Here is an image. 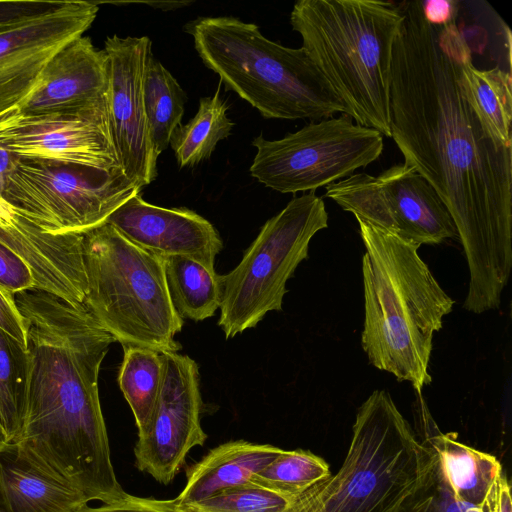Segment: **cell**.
<instances>
[{
  "label": "cell",
  "mask_w": 512,
  "mask_h": 512,
  "mask_svg": "<svg viewBox=\"0 0 512 512\" xmlns=\"http://www.w3.org/2000/svg\"><path fill=\"white\" fill-rule=\"evenodd\" d=\"M390 76V138L435 190L457 230L469 269L463 307L498 309L512 269V146L499 142L469 103L456 25L427 22L422 1L400 4Z\"/></svg>",
  "instance_id": "1"
},
{
  "label": "cell",
  "mask_w": 512,
  "mask_h": 512,
  "mask_svg": "<svg viewBox=\"0 0 512 512\" xmlns=\"http://www.w3.org/2000/svg\"><path fill=\"white\" fill-rule=\"evenodd\" d=\"M15 301L26 327L28 378L24 426L13 452L90 501L108 503L124 489L111 461L98 378L116 341L84 303L38 289Z\"/></svg>",
  "instance_id": "2"
},
{
  "label": "cell",
  "mask_w": 512,
  "mask_h": 512,
  "mask_svg": "<svg viewBox=\"0 0 512 512\" xmlns=\"http://www.w3.org/2000/svg\"><path fill=\"white\" fill-rule=\"evenodd\" d=\"M362 257L364 326L369 363L408 381L418 395L431 383L434 333L454 301L418 254V244L357 219Z\"/></svg>",
  "instance_id": "3"
},
{
  "label": "cell",
  "mask_w": 512,
  "mask_h": 512,
  "mask_svg": "<svg viewBox=\"0 0 512 512\" xmlns=\"http://www.w3.org/2000/svg\"><path fill=\"white\" fill-rule=\"evenodd\" d=\"M400 5L376 0H299L290 24L350 117L390 138L392 49Z\"/></svg>",
  "instance_id": "4"
},
{
  "label": "cell",
  "mask_w": 512,
  "mask_h": 512,
  "mask_svg": "<svg viewBox=\"0 0 512 512\" xmlns=\"http://www.w3.org/2000/svg\"><path fill=\"white\" fill-rule=\"evenodd\" d=\"M185 30L203 64L264 118L314 122L350 116L302 47L283 46L232 16L200 17Z\"/></svg>",
  "instance_id": "5"
},
{
  "label": "cell",
  "mask_w": 512,
  "mask_h": 512,
  "mask_svg": "<svg viewBox=\"0 0 512 512\" xmlns=\"http://www.w3.org/2000/svg\"><path fill=\"white\" fill-rule=\"evenodd\" d=\"M430 464L390 394L375 390L358 409L339 471L294 496L288 512H398Z\"/></svg>",
  "instance_id": "6"
},
{
  "label": "cell",
  "mask_w": 512,
  "mask_h": 512,
  "mask_svg": "<svg viewBox=\"0 0 512 512\" xmlns=\"http://www.w3.org/2000/svg\"><path fill=\"white\" fill-rule=\"evenodd\" d=\"M84 305L122 347L178 352L184 321L168 291L160 257L136 246L112 225L83 234Z\"/></svg>",
  "instance_id": "7"
},
{
  "label": "cell",
  "mask_w": 512,
  "mask_h": 512,
  "mask_svg": "<svg viewBox=\"0 0 512 512\" xmlns=\"http://www.w3.org/2000/svg\"><path fill=\"white\" fill-rule=\"evenodd\" d=\"M328 226L324 201L314 192L294 197L261 227L239 264L222 278L218 325L226 339L282 310L287 281L308 257L313 236Z\"/></svg>",
  "instance_id": "8"
},
{
  "label": "cell",
  "mask_w": 512,
  "mask_h": 512,
  "mask_svg": "<svg viewBox=\"0 0 512 512\" xmlns=\"http://www.w3.org/2000/svg\"><path fill=\"white\" fill-rule=\"evenodd\" d=\"M141 189L123 169L17 156L3 200L47 232L83 235Z\"/></svg>",
  "instance_id": "9"
},
{
  "label": "cell",
  "mask_w": 512,
  "mask_h": 512,
  "mask_svg": "<svg viewBox=\"0 0 512 512\" xmlns=\"http://www.w3.org/2000/svg\"><path fill=\"white\" fill-rule=\"evenodd\" d=\"M257 152L250 174L280 193L314 192L376 161L384 136L350 116L311 122L278 140H252Z\"/></svg>",
  "instance_id": "10"
},
{
  "label": "cell",
  "mask_w": 512,
  "mask_h": 512,
  "mask_svg": "<svg viewBox=\"0 0 512 512\" xmlns=\"http://www.w3.org/2000/svg\"><path fill=\"white\" fill-rule=\"evenodd\" d=\"M325 189L326 197L356 219L419 246L458 239L455 224L435 190L404 162L376 176L354 173Z\"/></svg>",
  "instance_id": "11"
},
{
  "label": "cell",
  "mask_w": 512,
  "mask_h": 512,
  "mask_svg": "<svg viewBox=\"0 0 512 512\" xmlns=\"http://www.w3.org/2000/svg\"><path fill=\"white\" fill-rule=\"evenodd\" d=\"M161 354V389L148 427L138 435L134 456L138 470L169 484L189 452L203 446L207 435L200 422L203 403L198 364L178 352Z\"/></svg>",
  "instance_id": "12"
},
{
  "label": "cell",
  "mask_w": 512,
  "mask_h": 512,
  "mask_svg": "<svg viewBox=\"0 0 512 512\" xmlns=\"http://www.w3.org/2000/svg\"><path fill=\"white\" fill-rule=\"evenodd\" d=\"M0 145L19 157L122 169L107 101L71 111L0 116Z\"/></svg>",
  "instance_id": "13"
},
{
  "label": "cell",
  "mask_w": 512,
  "mask_h": 512,
  "mask_svg": "<svg viewBox=\"0 0 512 512\" xmlns=\"http://www.w3.org/2000/svg\"><path fill=\"white\" fill-rule=\"evenodd\" d=\"M103 50L108 64L107 106L113 141L124 173L143 188L158 175V154L143 99L151 40L147 36L113 35L106 38Z\"/></svg>",
  "instance_id": "14"
},
{
  "label": "cell",
  "mask_w": 512,
  "mask_h": 512,
  "mask_svg": "<svg viewBox=\"0 0 512 512\" xmlns=\"http://www.w3.org/2000/svg\"><path fill=\"white\" fill-rule=\"evenodd\" d=\"M127 240L160 258L185 256L214 268L223 243L207 219L187 208H165L146 202L140 192L106 221Z\"/></svg>",
  "instance_id": "15"
},
{
  "label": "cell",
  "mask_w": 512,
  "mask_h": 512,
  "mask_svg": "<svg viewBox=\"0 0 512 512\" xmlns=\"http://www.w3.org/2000/svg\"><path fill=\"white\" fill-rule=\"evenodd\" d=\"M0 243L31 268L39 290L72 304L86 294L83 235L43 230L8 204H0Z\"/></svg>",
  "instance_id": "16"
},
{
  "label": "cell",
  "mask_w": 512,
  "mask_h": 512,
  "mask_svg": "<svg viewBox=\"0 0 512 512\" xmlns=\"http://www.w3.org/2000/svg\"><path fill=\"white\" fill-rule=\"evenodd\" d=\"M108 84L104 50L81 36L50 59L34 89L9 112L41 114L94 106L107 101Z\"/></svg>",
  "instance_id": "17"
},
{
  "label": "cell",
  "mask_w": 512,
  "mask_h": 512,
  "mask_svg": "<svg viewBox=\"0 0 512 512\" xmlns=\"http://www.w3.org/2000/svg\"><path fill=\"white\" fill-rule=\"evenodd\" d=\"M283 451L246 440L220 444L187 470L184 488L175 499L179 505L195 503L249 483Z\"/></svg>",
  "instance_id": "18"
},
{
  "label": "cell",
  "mask_w": 512,
  "mask_h": 512,
  "mask_svg": "<svg viewBox=\"0 0 512 512\" xmlns=\"http://www.w3.org/2000/svg\"><path fill=\"white\" fill-rule=\"evenodd\" d=\"M421 436L436 452L454 495L468 504L486 508L490 493L503 469L499 460L442 433L418 395Z\"/></svg>",
  "instance_id": "19"
},
{
  "label": "cell",
  "mask_w": 512,
  "mask_h": 512,
  "mask_svg": "<svg viewBox=\"0 0 512 512\" xmlns=\"http://www.w3.org/2000/svg\"><path fill=\"white\" fill-rule=\"evenodd\" d=\"M89 499L18 459L12 450L0 452V512H77Z\"/></svg>",
  "instance_id": "20"
},
{
  "label": "cell",
  "mask_w": 512,
  "mask_h": 512,
  "mask_svg": "<svg viewBox=\"0 0 512 512\" xmlns=\"http://www.w3.org/2000/svg\"><path fill=\"white\" fill-rule=\"evenodd\" d=\"M461 83L473 110L491 134L512 146V78L499 67L484 70L472 63L468 48L461 58Z\"/></svg>",
  "instance_id": "21"
},
{
  "label": "cell",
  "mask_w": 512,
  "mask_h": 512,
  "mask_svg": "<svg viewBox=\"0 0 512 512\" xmlns=\"http://www.w3.org/2000/svg\"><path fill=\"white\" fill-rule=\"evenodd\" d=\"M172 304L183 318L202 321L220 308L222 278L214 268L185 256L161 258Z\"/></svg>",
  "instance_id": "22"
},
{
  "label": "cell",
  "mask_w": 512,
  "mask_h": 512,
  "mask_svg": "<svg viewBox=\"0 0 512 512\" xmlns=\"http://www.w3.org/2000/svg\"><path fill=\"white\" fill-rule=\"evenodd\" d=\"M221 84L220 81L212 96L200 98L195 116L172 133L170 146L180 168H193L209 159L218 142L227 138L235 125L220 96Z\"/></svg>",
  "instance_id": "23"
},
{
  "label": "cell",
  "mask_w": 512,
  "mask_h": 512,
  "mask_svg": "<svg viewBox=\"0 0 512 512\" xmlns=\"http://www.w3.org/2000/svg\"><path fill=\"white\" fill-rule=\"evenodd\" d=\"M143 99L152 142L159 156L168 148L172 133L181 124L187 95L153 54L144 74Z\"/></svg>",
  "instance_id": "24"
},
{
  "label": "cell",
  "mask_w": 512,
  "mask_h": 512,
  "mask_svg": "<svg viewBox=\"0 0 512 512\" xmlns=\"http://www.w3.org/2000/svg\"><path fill=\"white\" fill-rule=\"evenodd\" d=\"M163 368L161 352L146 347H123L118 384L133 412L138 435L145 432L152 417L161 389Z\"/></svg>",
  "instance_id": "25"
},
{
  "label": "cell",
  "mask_w": 512,
  "mask_h": 512,
  "mask_svg": "<svg viewBox=\"0 0 512 512\" xmlns=\"http://www.w3.org/2000/svg\"><path fill=\"white\" fill-rule=\"evenodd\" d=\"M27 378V349L0 328V410L13 448L24 426Z\"/></svg>",
  "instance_id": "26"
},
{
  "label": "cell",
  "mask_w": 512,
  "mask_h": 512,
  "mask_svg": "<svg viewBox=\"0 0 512 512\" xmlns=\"http://www.w3.org/2000/svg\"><path fill=\"white\" fill-rule=\"evenodd\" d=\"M331 476L328 464L308 450H284L255 474L251 483L274 492L297 496Z\"/></svg>",
  "instance_id": "27"
},
{
  "label": "cell",
  "mask_w": 512,
  "mask_h": 512,
  "mask_svg": "<svg viewBox=\"0 0 512 512\" xmlns=\"http://www.w3.org/2000/svg\"><path fill=\"white\" fill-rule=\"evenodd\" d=\"M68 43H54L0 56V116L26 98L50 59Z\"/></svg>",
  "instance_id": "28"
},
{
  "label": "cell",
  "mask_w": 512,
  "mask_h": 512,
  "mask_svg": "<svg viewBox=\"0 0 512 512\" xmlns=\"http://www.w3.org/2000/svg\"><path fill=\"white\" fill-rule=\"evenodd\" d=\"M293 497L251 482L202 501L179 505L183 512H288Z\"/></svg>",
  "instance_id": "29"
},
{
  "label": "cell",
  "mask_w": 512,
  "mask_h": 512,
  "mask_svg": "<svg viewBox=\"0 0 512 512\" xmlns=\"http://www.w3.org/2000/svg\"><path fill=\"white\" fill-rule=\"evenodd\" d=\"M420 440L430 449L431 464L398 512H488L486 508L468 504L454 495L438 455L425 440Z\"/></svg>",
  "instance_id": "30"
},
{
  "label": "cell",
  "mask_w": 512,
  "mask_h": 512,
  "mask_svg": "<svg viewBox=\"0 0 512 512\" xmlns=\"http://www.w3.org/2000/svg\"><path fill=\"white\" fill-rule=\"evenodd\" d=\"M64 0L0 1V33L58 12L71 4Z\"/></svg>",
  "instance_id": "31"
},
{
  "label": "cell",
  "mask_w": 512,
  "mask_h": 512,
  "mask_svg": "<svg viewBox=\"0 0 512 512\" xmlns=\"http://www.w3.org/2000/svg\"><path fill=\"white\" fill-rule=\"evenodd\" d=\"M0 287L17 295L38 289L31 268L8 247L0 243Z\"/></svg>",
  "instance_id": "32"
},
{
  "label": "cell",
  "mask_w": 512,
  "mask_h": 512,
  "mask_svg": "<svg viewBox=\"0 0 512 512\" xmlns=\"http://www.w3.org/2000/svg\"><path fill=\"white\" fill-rule=\"evenodd\" d=\"M77 512H183L176 499H155L138 497L126 493L125 496L112 503L98 507L84 506Z\"/></svg>",
  "instance_id": "33"
},
{
  "label": "cell",
  "mask_w": 512,
  "mask_h": 512,
  "mask_svg": "<svg viewBox=\"0 0 512 512\" xmlns=\"http://www.w3.org/2000/svg\"><path fill=\"white\" fill-rule=\"evenodd\" d=\"M0 328L27 349V333L15 295L0 287Z\"/></svg>",
  "instance_id": "34"
},
{
  "label": "cell",
  "mask_w": 512,
  "mask_h": 512,
  "mask_svg": "<svg viewBox=\"0 0 512 512\" xmlns=\"http://www.w3.org/2000/svg\"><path fill=\"white\" fill-rule=\"evenodd\" d=\"M422 11L427 22L435 26H443L456 20L458 2L453 0L422 1Z\"/></svg>",
  "instance_id": "35"
},
{
  "label": "cell",
  "mask_w": 512,
  "mask_h": 512,
  "mask_svg": "<svg viewBox=\"0 0 512 512\" xmlns=\"http://www.w3.org/2000/svg\"><path fill=\"white\" fill-rule=\"evenodd\" d=\"M486 509L488 512H512L511 487L504 472L490 493Z\"/></svg>",
  "instance_id": "36"
},
{
  "label": "cell",
  "mask_w": 512,
  "mask_h": 512,
  "mask_svg": "<svg viewBox=\"0 0 512 512\" xmlns=\"http://www.w3.org/2000/svg\"><path fill=\"white\" fill-rule=\"evenodd\" d=\"M17 156L0 145V204L4 203L3 192L9 173L11 172Z\"/></svg>",
  "instance_id": "37"
},
{
  "label": "cell",
  "mask_w": 512,
  "mask_h": 512,
  "mask_svg": "<svg viewBox=\"0 0 512 512\" xmlns=\"http://www.w3.org/2000/svg\"><path fill=\"white\" fill-rule=\"evenodd\" d=\"M146 4L152 6L155 9H161V10H173L180 8L182 6H186L189 4V2H177V1H165V2H145Z\"/></svg>",
  "instance_id": "38"
},
{
  "label": "cell",
  "mask_w": 512,
  "mask_h": 512,
  "mask_svg": "<svg viewBox=\"0 0 512 512\" xmlns=\"http://www.w3.org/2000/svg\"><path fill=\"white\" fill-rule=\"evenodd\" d=\"M0 430L3 433L5 439H6L8 445L10 447V450H12L13 449V445L11 443V440H10L8 434H7V431H6V428H5V424H4V421H3V418H2L1 410H0Z\"/></svg>",
  "instance_id": "39"
},
{
  "label": "cell",
  "mask_w": 512,
  "mask_h": 512,
  "mask_svg": "<svg viewBox=\"0 0 512 512\" xmlns=\"http://www.w3.org/2000/svg\"><path fill=\"white\" fill-rule=\"evenodd\" d=\"M9 450H10V447H9L2 431L0 430V452L9 451Z\"/></svg>",
  "instance_id": "40"
}]
</instances>
